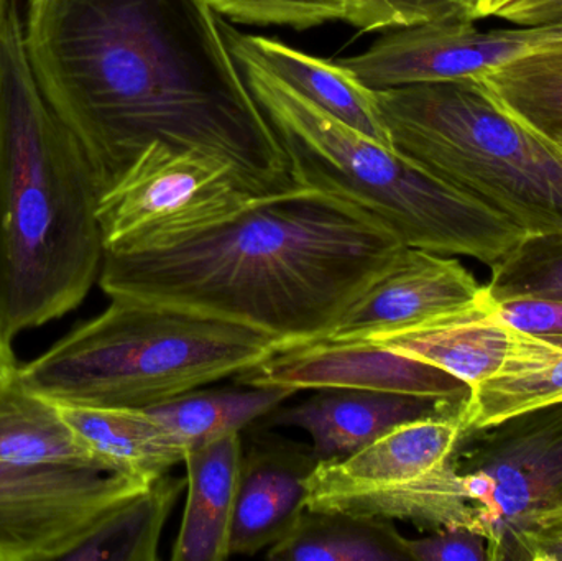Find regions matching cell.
Returning a JSON list of instances; mask_svg holds the SVG:
<instances>
[{
  "instance_id": "1",
  "label": "cell",
  "mask_w": 562,
  "mask_h": 561,
  "mask_svg": "<svg viewBox=\"0 0 562 561\" xmlns=\"http://www.w3.org/2000/svg\"><path fill=\"white\" fill-rule=\"evenodd\" d=\"M22 36L101 194L155 142L227 161L266 197L301 188L207 0H29Z\"/></svg>"
},
{
  "instance_id": "2",
  "label": "cell",
  "mask_w": 562,
  "mask_h": 561,
  "mask_svg": "<svg viewBox=\"0 0 562 561\" xmlns=\"http://www.w3.org/2000/svg\"><path fill=\"white\" fill-rule=\"evenodd\" d=\"M403 244L352 201L316 188L140 249H109L99 285L256 329L281 346L323 338Z\"/></svg>"
},
{
  "instance_id": "3",
  "label": "cell",
  "mask_w": 562,
  "mask_h": 561,
  "mask_svg": "<svg viewBox=\"0 0 562 561\" xmlns=\"http://www.w3.org/2000/svg\"><path fill=\"white\" fill-rule=\"evenodd\" d=\"M101 184L43 98L12 0L0 42V329L9 341L81 305L105 243Z\"/></svg>"
},
{
  "instance_id": "4",
  "label": "cell",
  "mask_w": 562,
  "mask_h": 561,
  "mask_svg": "<svg viewBox=\"0 0 562 561\" xmlns=\"http://www.w3.org/2000/svg\"><path fill=\"white\" fill-rule=\"evenodd\" d=\"M300 187L352 201L403 246L494 267L527 234L396 148L330 117L243 53L233 52Z\"/></svg>"
},
{
  "instance_id": "5",
  "label": "cell",
  "mask_w": 562,
  "mask_h": 561,
  "mask_svg": "<svg viewBox=\"0 0 562 561\" xmlns=\"http://www.w3.org/2000/svg\"><path fill=\"white\" fill-rule=\"evenodd\" d=\"M276 339L200 313L111 299V305L19 368L59 405L147 408L236 378L276 355Z\"/></svg>"
},
{
  "instance_id": "6",
  "label": "cell",
  "mask_w": 562,
  "mask_h": 561,
  "mask_svg": "<svg viewBox=\"0 0 562 561\" xmlns=\"http://www.w3.org/2000/svg\"><path fill=\"white\" fill-rule=\"evenodd\" d=\"M393 147L517 224L562 231V152L494 101L479 79L375 91Z\"/></svg>"
},
{
  "instance_id": "7",
  "label": "cell",
  "mask_w": 562,
  "mask_h": 561,
  "mask_svg": "<svg viewBox=\"0 0 562 561\" xmlns=\"http://www.w3.org/2000/svg\"><path fill=\"white\" fill-rule=\"evenodd\" d=\"M452 461L488 561L517 560L528 520L562 504V401L465 430Z\"/></svg>"
},
{
  "instance_id": "8",
  "label": "cell",
  "mask_w": 562,
  "mask_h": 561,
  "mask_svg": "<svg viewBox=\"0 0 562 561\" xmlns=\"http://www.w3.org/2000/svg\"><path fill=\"white\" fill-rule=\"evenodd\" d=\"M233 165L155 142L102 191L105 250L170 243L263 200Z\"/></svg>"
},
{
  "instance_id": "9",
  "label": "cell",
  "mask_w": 562,
  "mask_h": 561,
  "mask_svg": "<svg viewBox=\"0 0 562 561\" xmlns=\"http://www.w3.org/2000/svg\"><path fill=\"white\" fill-rule=\"evenodd\" d=\"M147 484L109 468L0 461V561L65 560Z\"/></svg>"
},
{
  "instance_id": "10",
  "label": "cell",
  "mask_w": 562,
  "mask_h": 561,
  "mask_svg": "<svg viewBox=\"0 0 562 561\" xmlns=\"http://www.w3.org/2000/svg\"><path fill=\"white\" fill-rule=\"evenodd\" d=\"M491 302L485 285L458 259L403 246L319 339L366 343L462 315Z\"/></svg>"
},
{
  "instance_id": "11",
  "label": "cell",
  "mask_w": 562,
  "mask_h": 561,
  "mask_svg": "<svg viewBox=\"0 0 562 561\" xmlns=\"http://www.w3.org/2000/svg\"><path fill=\"white\" fill-rule=\"evenodd\" d=\"M507 29L484 32L471 19H448L385 30L369 48L336 58L373 91L458 81L528 53Z\"/></svg>"
},
{
  "instance_id": "12",
  "label": "cell",
  "mask_w": 562,
  "mask_h": 561,
  "mask_svg": "<svg viewBox=\"0 0 562 561\" xmlns=\"http://www.w3.org/2000/svg\"><path fill=\"white\" fill-rule=\"evenodd\" d=\"M240 385L288 391L362 389L468 401L471 389L442 369L386 351L370 343L311 341L284 346L236 375Z\"/></svg>"
},
{
  "instance_id": "13",
  "label": "cell",
  "mask_w": 562,
  "mask_h": 561,
  "mask_svg": "<svg viewBox=\"0 0 562 561\" xmlns=\"http://www.w3.org/2000/svg\"><path fill=\"white\" fill-rule=\"evenodd\" d=\"M464 407L406 422L339 460L319 461L307 481L306 509L369 491L402 486L438 473L452 461L465 431Z\"/></svg>"
},
{
  "instance_id": "14",
  "label": "cell",
  "mask_w": 562,
  "mask_h": 561,
  "mask_svg": "<svg viewBox=\"0 0 562 561\" xmlns=\"http://www.w3.org/2000/svg\"><path fill=\"white\" fill-rule=\"evenodd\" d=\"M319 460L311 445L260 434L244 450L231 557H252L280 542L306 510L307 481Z\"/></svg>"
},
{
  "instance_id": "15",
  "label": "cell",
  "mask_w": 562,
  "mask_h": 561,
  "mask_svg": "<svg viewBox=\"0 0 562 561\" xmlns=\"http://www.w3.org/2000/svg\"><path fill=\"white\" fill-rule=\"evenodd\" d=\"M468 401L362 389H321L301 404L267 415L263 427L300 428L310 435L317 460H339L406 422L464 407Z\"/></svg>"
},
{
  "instance_id": "16",
  "label": "cell",
  "mask_w": 562,
  "mask_h": 561,
  "mask_svg": "<svg viewBox=\"0 0 562 561\" xmlns=\"http://www.w3.org/2000/svg\"><path fill=\"white\" fill-rule=\"evenodd\" d=\"M223 30L231 52L249 56L311 104L352 131L395 148L375 91L360 82L336 59L310 55L273 36L240 32L224 16Z\"/></svg>"
},
{
  "instance_id": "17",
  "label": "cell",
  "mask_w": 562,
  "mask_h": 561,
  "mask_svg": "<svg viewBox=\"0 0 562 561\" xmlns=\"http://www.w3.org/2000/svg\"><path fill=\"white\" fill-rule=\"evenodd\" d=\"M524 332L498 318L494 302L462 315L369 339L370 345L442 369L469 389L507 369Z\"/></svg>"
},
{
  "instance_id": "18",
  "label": "cell",
  "mask_w": 562,
  "mask_h": 561,
  "mask_svg": "<svg viewBox=\"0 0 562 561\" xmlns=\"http://www.w3.org/2000/svg\"><path fill=\"white\" fill-rule=\"evenodd\" d=\"M243 457L244 440L239 434L188 451L183 461L187 504L171 560L229 559Z\"/></svg>"
},
{
  "instance_id": "19",
  "label": "cell",
  "mask_w": 562,
  "mask_h": 561,
  "mask_svg": "<svg viewBox=\"0 0 562 561\" xmlns=\"http://www.w3.org/2000/svg\"><path fill=\"white\" fill-rule=\"evenodd\" d=\"M59 405V404H58ZM105 468L150 483L183 464L188 450L145 408L59 405Z\"/></svg>"
},
{
  "instance_id": "20",
  "label": "cell",
  "mask_w": 562,
  "mask_h": 561,
  "mask_svg": "<svg viewBox=\"0 0 562 561\" xmlns=\"http://www.w3.org/2000/svg\"><path fill=\"white\" fill-rule=\"evenodd\" d=\"M0 461L105 468L59 405L33 392L19 368L0 381Z\"/></svg>"
},
{
  "instance_id": "21",
  "label": "cell",
  "mask_w": 562,
  "mask_h": 561,
  "mask_svg": "<svg viewBox=\"0 0 562 561\" xmlns=\"http://www.w3.org/2000/svg\"><path fill=\"white\" fill-rule=\"evenodd\" d=\"M562 401V335L524 332L520 349L504 372L472 389L465 430Z\"/></svg>"
},
{
  "instance_id": "22",
  "label": "cell",
  "mask_w": 562,
  "mask_h": 561,
  "mask_svg": "<svg viewBox=\"0 0 562 561\" xmlns=\"http://www.w3.org/2000/svg\"><path fill=\"white\" fill-rule=\"evenodd\" d=\"M294 394L296 392L288 389L267 385H243L221 391L200 388L145 411L190 451L229 435H243L246 428L272 414Z\"/></svg>"
},
{
  "instance_id": "23",
  "label": "cell",
  "mask_w": 562,
  "mask_h": 561,
  "mask_svg": "<svg viewBox=\"0 0 562 561\" xmlns=\"http://www.w3.org/2000/svg\"><path fill=\"white\" fill-rule=\"evenodd\" d=\"M390 520L306 509L267 552L277 561H412Z\"/></svg>"
},
{
  "instance_id": "24",
  "label": "cell",
  "mask_w": 562,
  "mask_h": 561,
  "mask_svg": "<svg viewBox=\"0 0 562 561\" xmlns=\"http://www.w3.org/2000/svg\"><path fill=\"white\" fill-rule=\"evenodd\" d=\"M187 478L164 474L112 507L65 560L155 561L161 534Z\"/></svg>"
},
{
  "instance_id": "25",
  "label": "cell",
  "mask_w": 562,
  "mask_h": 561,
  "mask_svg": "<svg viewBox=\"0 0 562 561\" xmlns=\"http://www.w3.org/2000/svg\"><path fill=\"white\" fill-rule=\"evenodd\" d=\"M316 510L406 523L422 530L465 527L479 532L474 509L465 497L454 461L425 480L339 497Z\"/></svg>"
},
{
  "instance_id": "26",
  "label": "cell",
  "mask_w": 562,
  "mask_h": 561,
  "mask_svg": "<svg viewBox=\"0 0 562 561\" xmlns=\"http://www.w3.org/2000/svg\"><path fill=\"white\" fill-rule=\"evenodd\" d=\"M475 79L504 111L562 152V46L524 53Z\"/></svg>"
},
{
  "instance_id": "27",
  "label": "cell",
  "mask_w": 562,
  "mask_h": 561,
  "mask_svg": "<svg viewBox=\"0 0 562 561\" xmlns=\"http://www.w3.org/2000/svg\"><path fill=\"white\" fill-rule=\"evenodd\" d=\"M491 270L485 289L495 305L518 300L562 302V231L525 236Z\"/></svg>"
},
{
  "instance_id": "28",
  "label": "cell",
  "mask_w": 562,
  "mask_h": 561,
  "mask_svg": "<svg viewBox=\"0 0 562 561\" xmlns=\"http://www.w3.org/2000/svg\"><path fill=\"white\" fill-rule=\"evenodd\" d=\"M224 19L244 25L310 30L346 22L350 0H207Z\"/></svg>"
},
{
  "instance_id": "29",
  "label": "cell",
  "mask_w": 562,
  "mask_h": 561,
  "mask_svg": "<svg viewBox=\"0 0 562 561\" xmlns=\"http://www.w3.org/2000/svg\"><path fill=\"white\" fill-rule=\"evenodd\" d=\"M409 560L415 561H488L487 540L465 527L431 530L419 539H405Z\"/></svg>"
},
{
  "instance_id": "30",
  "label": "cell",
  "mask_w": 562,
  "mask_h": 561,
  "mask_svg": "<svg viewBox=\"0 0 562 561\" xmlns=\"http://www.w3.org/2000/svg\"><path fill=\"white\" fill-rule=\"evenodd\" d=\"M562 561V504L535 514L518 537L517 561Z\"/></svg>"
},
{
  "instance_id": "31",
  "label": "cell",
  "mask_w": 562,
  "mask_h": 561,
  "mask_svg": "<svg viewBox=\"0 0 562 561\" xmlns=\"http://www.w3.org/2000/svg\"><path fill=\"white\" fill-rule=\"evenodd\" d=\"M498 318L520 332L562 335V302L518 300L497 305Z\"/></svg>"
},
{
  "instance_id": "32",
  "label": "cell",
  "mask_w": 562,
  "mask_h": 561,
  "mask_svg": "<svg viewBox=\"0 0 562 561\" xmlns=\"http://www.w3.org/2000/svg\"><path fill=\"white\" fill-rule=\"evenodd\" d=\"M495 19L515 26H535L562 19V0H517L505 7Z\"/></svg>"
},
{
  "instance_id": "33",
  "label": "cell",
  "mask_w": 562,
  "mask_h": 561,
  "mask_svg": "<svg viewBox=\"0 0 562 561\" xmlns=\"http://www.w3.org/2000/svg\"><path fill=\"white\" fill-rule=\"evenodd\" d=\"M508 33L518 42L525 43L530 52L560 48L562 46V19L541 23V25L508 29Z\"/></svg>"
},
{
  "instance_id": "34",
  "label": "cell",
  "mask_w": 562,
  "mask_h": 561,
  "mask_svg": "<svg viewBox=\"0 0 562 561\" xmlns=\"http://www.w3.org/2000/svg\"><path fill=\"white\" fill-rule=\"evenodd\" d=\"M465 19L479 20L495 16L502 9L517 0H456Z\"/></svg>"
},
{
  "instance_id": "35",
  "label": "cell",
  "mask_w": 562,
  "mask_h": 561,
  "mask_svg": "<svg viewBox=\"0 0 562 561\" xmlns=\"http://www.w3.org/2000/svg\"><path fill=\"white\" fill-rule=\"evenodd\" d=\"M16 368L19 366H16L15 356L12 352V341H9L0 329V381L12 374Z\"/></svg>"
},
{
  "instance_id": "36",
  "label": "cell",
  "mask_w": 562,
  "mask_h": 561,
  "mask_svg": "<svg viewBox=\"0 0 562 561\" xmlns=\"http://www.w3.org/2000/svg\"><path fill=\"white\" fill-rule=\"evenodd\" d=\"M12 0H0V42H2L3 22H5L7 10Z\"/></svg>"
}]
</instances>
